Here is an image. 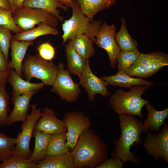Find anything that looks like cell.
Segmentation results:
<instances>
[{
	"instance_id": "1",
	"label": "cell",
	"mask_w": 168,
	"mask_h": 168,
	"mask_svg": "<svg viewBox=\"0 0 168 168\" xmlns=\"http://www.w3.org/2000/svg\"><path fill=\"white\" fill-rule=\"evenodd\" d=\"M71 152L75 168H96L108 159L109 153L107 145L90 128L82 133Z\"/></svg>"
},
{
	"instance_id": "2",
	"label": "cell",
	"mask_w": 168,
	"mask_h": 168,
	"mask_svg": "<svg viewBox=\"0 0 168 168\" xmlns=\"http://www.w3.org/2000/svg\"><path fill=\"white\" fill-rule=\"evenodd\" d=\"M119 115L121 134L119 138L113 142L115 149L111 156L119 158L124 163L130 161L139 165L140 157L131 152L130 148L142 142L141 136L145 133L143 123L134 116L126 114Z\"/></svg>"
},
{
	"instance_id": "3",
	"label": "cell",
	"mask_w": 168,
	"mask_h": 168,
	"mask_svg": "<svg viewBox=\"0 0 168 168\" xmlns=\"http://www.w3.org/2000/svg\"><path fill=\"white\" fill-rule=\"evenodd\" d=\"M150 86H134L127 91L122 89L115 91L111 95L109 103L113 110L119 115L126 114L144 118L142 113V108L150 103L142 97Z\"/></svg>"
},
{
	"instance_id": "4",
	"label": "cell",
	"mask_w": 168,
	"mask_h": 168,
	"mask_svg": "<svg viewBox=\"0 0 168 168\" xmlns=\"http://www.w3.org/2000/svg\"><path fill=\"white\" fill-rule=\"evenodd\" d=\"M72 15L69 19L64 20L62 24V36L63 45L76 36L82 34L88 35L94 43L102 24L100 20L91 21L82 13L76 1L73 0L71 7Z\"/></svg>"
},
{
	"instance_id": "5",
	"label": "cell",
	"mask_w": 168,
	"mask_h": 168,
	"mask_svg": "<svg viewBox=\"0 0 168 168\" xmlns=\"http://www.w3.org/2000/svg\"><path fill=\"white\" fill-rule=\"evenodd\" d=\"M58 70V65L43 59L39 55H27L22 68V73L27 80L37 78L49 86L53 85Z\"/></svg>"
},
{
	"instance_id": "6",
	"label": "cell",
	"mask_w": 168,
	"mask_h": 168,
	"mask_svg": "<svg viewBox=\"0 0 168 168\" xmlns=\"http://www.w3.org/2000/svg\"><path fill=\"white\" fill-rule=\"evenodd\" d=\"M13 20L22 31L32 29L40 23H44L56 28L59 21L50 13L41 9L22 7L12 11Z\"/></svg>"
},
{
	"instance_id": "7",
	"label": "cell",
	"mask_w": 168,
	"mask_h": 168,
	"mask_svg": "<svg viewBox=\"0 0 168 168\" xmlns=\"http://www.w3.org/2000/svg\"><path fill=\"white\" fill-rule=\"evenodd\" d=\"M168 65V55L163 52L141 53L125 73L132 77L146 78L152 76Z\"/></svg>"
},
{
	"instance_id": "8",
	"label": "cell",
	"mask_w": 168,
	"mask_h": 168,
	"mask_svg": "<svg viewBox=\"0 0 168 168\" xmlns=\"http://www.w3.org/2000/svg\"><path fill=\"white\" fill-rule=\"evenodd\" d=\"M31 108L30 114L21 126V131L18 133L13 153L27 158L32 152L30 148V140L35 125L42 115L40 109L37 108L36 104H32Z\"/></svg>"
},
{
	"instance_id": "9",
	"label": "cell",
	"mask_w": 168,
	"mask_h": 168,
	"mask_svg": "<svg viewBox=\"0 0 168 168\" xmlns=\"http://www.w3.org/2000/svg\"><path fill=\"white\" fill-rule=\"evenodd\" d=\"M58 66V73L51 91L68 102H77L81 93L80 85L74 82L63 63H59Z\"/></svg>"
},
{
	"instance_id": "10",
	"label": "cell",
	"mask_w": 168,
	"mask_h": 168,
	"mask_svg": "<svg viewBox=\"0 0 168 168\" xmlns=\"http://www.w3.org/2000/svg\"><path fill=\"white\" fill-rule=\"evenodd\" d=\"M63 120L67 130L66 145L72 151L82 133L90 128L91 122L84 113L77 111L66 113Z\"/></svg>"
},
{
	"instance_id": "11",
	"label": "cell",
	"mask_w": 168,
	"mask_h": 168,
	"mask_svg": "<svg viewBox=\"0 0 168 168\" xmlns=\"http://www.w3.org/2000/svg\"><path fill=\"white\" fill-rule=\"evenodd\" d=\"M117 29L114 24L109 26L105 21L101 24L96 37L95 43L107 52L110 66L114 68L117 63V57L120 52L115 38Z\"/></svg>"
},
{
	"instance_id": "12",
	"label": "cell",
	"mask_w": 168,
	"mask_h": 168,
	"mask_svg": "<svg viewBox=\"0 0 168 168\" xmlns=\"http://www.w3.org/2000/svg\"><path fill=\"white\" fill-rule=\"evenodd\" d=\"M157 133L152 134L148 132L143 145L147 153L157 161L162 158L168 162V126L166 124Z\"/></svg>"
},
{
	"instance_id": "13",
	"label": "cell",
	"mask_w": 168,
	"mask_h": 168,
	"mask_svg": "<svg viewBox=\"0 0 168 168\" xmlns=\"http://www.w3.org/2000/svg\"><path fill=\"white\" fill-rule=\"evenodd\" d=\"M79 78V84L86 90L88 99L91 102H94L95 95L97 94H100L105 97H108L110 95L107 88L108 84L92 72L89 59L87 60L84 69Z\"/></svg>"
},
{
	"instance_id": "14",
	"label": "cell",
	"mask_w": 168,
	"mask_h": 168,
	"mask_svg": "<svg viewBox=\"0 0 168 168\" xmlns=\"http://www.w3.org/2000/svg\"><path fill=\"white\" fill-rule=\"evenodd\" d=\"M35 125V130L49 135L67 132L63 120L57 118L54 110L46 107L43 109Z\"/></svg>"
},
{
	"instance_id": "15",
	"label": "cell",
	"mask_w": 168,
	"mask_h": 168,
	"mask_svg": "<svg viewBox=\"0 0 168 168\" xmlns=\"http://www.w3.org/2000/svg\"><path fill=\"white\" fill-rule=\"evenodd\" d=\"M36 91L30 92L21 95L12 96L13 108L9 114L7 125H11L15 122L26 121L30 108V101Z\"/></svg>"
},
{
	"instance_id": "16",
	"label": "cell",
	"mask_w": 168,
	"mask_h": 168,
	"mask_svg": "<svg viewBox=\"0 0 168 168\" xmlns=\"http://www.w3.org/2000/svg\"><path fill=\"white\" fill-rule=\"evenodd\" d=\"M34 44V41H19L12 37L11 42V60L8 63L10 69H13L21 77L22 63L29 47Z\"/></svg>"
},
{
	"instance_id": "17",
	"label": "cell",
	"mask_w": 168,
	"mask_h": 168,
	"mask_svg": "<svg viewBox=\"0 0 168 168\" xmlns=\"http://www.w3.org/2000/svg\"><path fill=\"white\" fill-rule=\"evenodd\" d=\"M7 82L12 86V96L21 95L32 91H37L42 89L44 85L42 82L33 83L23 79L13 69L10 70Z\"/></svg>"
},
{
	"instance_id": "18",
	"label": "cell",
	"mask_w": 168,
	"mask_h": 168,
	"mask_svg": "<svg viewBox=\"0 0 168 168\" xmlns=\"http://www.w3.org/2000/svg\"><path fill=\"white\" fill-rule=\"evenodd\" d=\"M100 78L108 84L113 86L130 88L136 85L152 86V82L143 79L142 78L130 76L125 72H118L115 74L109 76L101 77Z\"/></svg>"
},
{
	"instance_id": "19",
	"label": "cell",
	"mask_w": 168,
	"mask_h": 168,
	"mask_svg": "<svg viewBox=\"0 0 168 168\" xmlns=\"http://www.w3.org/2000/svg\"><path fill=\"white\" fill-rule=\"evenodd\" d=\"M146 108L147 117L143 124L145 133L148 130L153 132L158 131L166 124L164 121L168 117V108L157 111L149 103L146 105Z\"/></svg>"
},
{
	"instance_id": "20",
	"label": "cell",
	"mask_w": 168,
	"mask_h": 168,
	"mask_svg": "<svg viewBox=\"0 0 168 168\" xmlns=\"http://www.w3.org/2000/svg\"><path fill=\"white\" fill-rule=\"evenodd\" d=\"M23 7L37 8L44 10L52 14L59 21L63 22V18L60 15L58 8L66 11L68 7L58 0H25Z\"/></svg>"
},
{
	"instance_id": "21",
	"label": "cell",
	"mask_w": 168,
	"mask_h": 168,
	"mask_svg": "<svg viewBox=\"0 0 168 168\" xmlns=\"http://www.w3.org/2000/svg\"><path fill=\"white\" fill-rule=\"evenodd\" d=\"M67 42L85 59H89L95 53V50L93 45L94 42L86 34L77 35Z\"/></svg>"
},
{
	"instance_id": "22",
	"label": "cell",
	"mask_w": 168,
	"mask_h": 168,
	"mask_svg": "<svg viewBox=\"0 0 168 168\" xmlns=\"http://www.w3.org/2000/svg\"><path fill=\"white\" fill-rule=\"evenodd\" d=\"M59 34V30L56 28L46 23H40L36 27L16 34L13 37L19 41H34L43 35H50L56 36Z\"/></svg>"
},
{
	"instance_id": "23",
	"label": "cell",
	"mask_w": 168,
	"mask_h": 168,
	"mask_svg": "<svg viewBox=\"0 0 168 168\" xmlns=\"http://www.w3.org/2000/svg\"><path fill=\"white\" fill-rule=\"evenodd\" d=\"M79 6L83 14L91 21L99 12L110 8L115 0H74Z\"/></svg>"
},
{
	"instance_id": "24",
	"label": "cell",
	"mask_w": 168,
	"mask_h": 168,
	"mask_svg": "<svg viewBox=\"0 0 168 168\" xmlns=\"http://www.w3.org/2000/svg\"><path fill=\"white\" fill-rule=\"evenodd\" d=\"M67 69L70 73L80 78L87 61L82 57L68 43L65 45Z\"/></svg>"
},
{
	"instance_id": "25",
	"label": "cell",
	"mask_w": 168,
	"mask_h": 168,
	"mask_svg": "<svg viewBox=\"0 0 168 168\" xmlns=\"http://www.w3.org/2000/svg\"><path fill=\"white\" fill-rule=\"evenodd\" d=\"M33 135L35 139V146L29 159L32 162L37 163L46 157L50 135L34 129Z\"/></svg>"
},
{
	"instance_id": "26",
	"label": "cell",
	"mask_w": 168,
	"mask_h": 168,
	"mask_svg": "<svg viewBox=\"0 0 168 168\" xmlns=\"http://www.w3.org/2000/svg\"><path fill=\"white\" fill-rule=\"evenodd\" d=\"M67 138V132L50 135L46 156H61L71 152L66 145Z\"/></svg>"
},
{
	"instance_id": "27",
	"label": "cell",
	"mask_w": 168,
	"mask_h": 168,
	"mask_svg": "<svg viewBox=\"0 0 168 168\" xmlns=\"http://www.w3.org/2000/svg\"><path fill=\"white\" fill-rule=\"evenodd\" d=\"M36 164V168H75L71 152L61 156H46Z\"/></svg>"
},
{
	"instance_id": "28",
	"label": "cell",
	"mask_w": 168,
	"mask_h": 168,
	"mask_svg": "<svg viewBox=\"0 0 168 168\" xmlns=\"http://www.w3.org/2000/svg\"><path fill=\"white\" fill-rule=\"evenodd\" d=\"M120 30L115 34L116 42L121 52L130 51L137 49L138 43L132 38L126 28L125 21L121 19Z\"/></svg>"
},
{
	"instance_id": "29",
	"label": "cell",
	"mask_w": 168,
	"mask_h": 168,
	"mask_svg": "<svg viewBox=\"0 0 168 168\" xmlns=\"http://www.w3.org/2000/svg\"><path fill=\"white\" fill-rule=\"evenodd\" d=\"M37 164L29 158L14 153L5 159L0 164V168H36Z\"/></svg>"
},
{
	"instance_id": "30",
	"label": "cell",
	"mask_w": 168,
	"mask_h": 168,
	"mask_svg": "<svg viewBox=\"0 0 168 168\" xmlns=\"http://www.w3.org/2000/svg\"><path fill=\"white\" fill-rule=\"evenodd\" d=\"M141 53L137 49L130 51H120L117 57L118 72H125L136 60Z\"/></svg>"
},
{
	"instance_id": "31",
	"label": "cell",
	"mask_w": 168,
	"mask_h": 168,
	"mask_svg": "<svg viewBox=\"0 0 168 168\" xmlns=\"http://www.w3.org/2000/svg\"><path fill=\"white\" fill-rule=\"evenodd\" d=\"M5 84H0V126L7 125L9 111V97L5 89Z\"/></svg>"
},
{
	"instance_id": "32",
	"label": "cell",
	"mask_w": 168,
	"mask_h": 168,
	"mask_svg": "<svg viewBox=\"0 0 168 168\" xmlns=\"http://www.w3.org/2000/svg\"><path fill=\"white\" fill-rule=\"evenodd\" d=\"M16 138L8 136L0 132V161L2 162L13 153Z\"/></svg>"
},
{
	"instance_id": "33",
	"label": "cell",
	"mask_w": 168,
	"mask_h": 168,
	"mask_svg": "<svg viewBox=\"0 0 168 168\" xmlns=\"http://www.w3.org/2000/svg\"><path fill=\"white\" fill-rule=\"evenodd\" d=\"M12 31L5 26H0V50L8 62V54L13 36Z\"/></svg>"
},
{
	"instance_id": "34",
	"label": "cell",
	"mask_w": 168,
	"mask_h": 168,
	"mask_svg": "<svg viewBox=\"0 0 168 168\" xmlns=\"http://www.w3.org/2000/svg\"><path fill=\"white\" fill-rule=\"evenodd\" d=\"M0 26L7 27L15 34L22 31L16 25L13 20L12 11L0 7Z\"/></svg>"
},
{
	"instance_id": "35",
	"label": "cell",
	"mask_w": 168,
	"mask_h": 168,
	"mask_svg": "<svg viewBox=\"0 0 168 168\" xmlns=\"http://www.w3.org/2000/svg\"><path fill=\"white\" fill-rule=\"evenodd\" d=\"M37 49L39 55L45 60L51 62L55 57V48L49 43L46 42L41 44Z\"/></svg>"
},
{
	"instance_id": "36",
	"label": "cell",
	"mask_w": 168,
	"mask_h": 168,
	"mask_svg": "<svg viewBox=\"0 0 168 168\" xmlns=\"http://www.w3.org/2000/svg\"><path fill=\"white\" fill-rule=\"evenodd\" d=\"M124 163L118 157L107 159L96 168H122Z\"/></svg>"
},
{
	"instance_id": "37",
	"label": "cell",
	"mask_w": 168,
	"mask_h": 168,
	"mask_svg": "<svg viewBox=\"0 0 168 168\" xmlns=\"http://www.w3.org/2000/svg\"><path fill=\"white\" fill-rule=\"evenodd\" d=\"M8 63L0 50V70L3 71L10 70L8 67Z\"/></svg>"
},
{
	"instance_id": "38",
	"label": "cell",
	"mask_w": 168,
	"mask_h": 168,
	"mask_svg": "<svg viewBox=\"0 0 168 168\" xmlns=\"http://www.w3.org/2000/svg\"><path fill=\"white\" fill-rule=\"evenodd\" d=\"M10 70L5 71L0 70V84H5L7 82Z\"/></svg>"
},
{
	"instance_id": "39",
	"label": "cell",
	"mask_w": 168,
	"mask_h": 168,
	"mask_svg": "<svg viewBox=\"0 0 168 168\" xmlns=\"http://www.w3.org/2000/svg\"><path fill=\"white\" fill-rule=\"evenodd\" d=\"M0 7L12 11L11 5L8 0H0Z\"/></svg>"
},
{
	"instance_id": "40",
	"label": "cell",
	"mask_w": 168,
	"mask_h": 168,
	"mask_svg": "<svg viewBox=\"0 0 168 168\" xmlns=\"http://www.w3.org/2000/svg\"><path fill=\"white\" fill-rule=\"evenodd\" d=\"M25 0H12L14 7V9L16 8L22 7L23 3Z\"/></svg>"
},
{
	"instance_id": "41",
	"label": "cell",
	"mask_w": 168,
	"mask_h": 168,
	"mask_svg": "<svg viewBox=\"0 0 168 168\" xmlns=\"http://www.w3.org/2000/svg\"><path fill=\"white\" fill-rule=\"evenodd\" d=\"M60 2L68 7H70L73 0H58Z\"/></svg>"
},
{
	"instance_id": "42",
	"label": "cell",
	"mask_w": 168,
	"mask_h": 168,
	"mask_svg": "<svg viewBox=\"0 0 168 168\" xmlns=\"http://www.w3.org/2000/svg\"><path fill=\"white\" fill-rule=\"evenodd\" d=\"M8 1L10 2V4H11V5L12 8V11L14 9V7H13V6L12 2V0H8Z\"/></svg>"
},
{
	"instance_id": "43",
	"label": "cell",
	"mask_w": 168,
	"mask_h": 168,
	"mask_svg": "<svg viewBox=\"0 0 168 168\" xmlns=\"http://www.w3.org/2000/svg\"><path fill=\"white\" fill-rule=\"evenodd\" d=\"M1 163V162H0V164Z\"/></svg>"
}]
</instances>
